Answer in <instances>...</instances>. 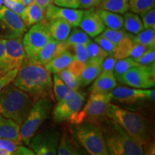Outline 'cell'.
<instances>
[{
  "mask_svg": "<svg viewBox=\"0 0 155 155\" xmlns=\"http://www.w3.org/2000/svg\"><path fill=\"white\" fill-rule=\"evenodd\" d=\"M2 4H3V0H0V8H1L2 6Z\"/></svg>",
  "mask_w": 155,
  "mask_h": 155,
  "instance_id": "816d5d0a",
  "label": "cell"
},
{
  "mask_svg": "<svg viewBox=\"0 0 155 155\" xmlns=\"http://www.w3.org/2000/svg\"><path fill=\"white\" fill-rule=\"evenodd\" d=\"M85 100L86 96L78 91L76 95L73 98L58 101L53 111L54 121H70L72 123L75 116L82 109Z\"/></svg>",
  "mask_w": 155,
  "mask_h": 155,
  "instance_id": "4fadbf2b",
  "label": "cell"
},
{
  "mask_svg": "<svg viewBox=\"0 0 155 155\" xmlns=\"http://www.w3.org/2000/svg\"><path fill=\"white\" fill-rule=\"evenodd\" d=\"M19 131L20 125L16 121L0 115V138L10 139L22 144Z\"/></svg>",
  "mask_w": 155,
  "mask_h": 155,
  "instance_id": "ac0fdd59",
  "label": "cell"
},
{
  "mask_svg": "<svg viewBox=\"0 0 155 155\" xmlns=\"http://www.w3.org/2000/svg\"><path fill=\"white\" fill-rule=\"evenodd\" d=\"M12 1H15V2H22L23 0H12Z\"/></svg>",
  "mask_w": 155,
  "mask_h": 155,
  "instance_id": "f5cc1de1",
  "label": "cell"
},
{
  "mask_svg": "<svg viewBox=\"0 0 155 155\" xmlns=\"http://www.w3.org/2000/svg\"><path fill=\"white\" fill-rule=\"evenodd\" d=\"M140 65L137 63L132 58L127 57L121 59H118L114 66L113 74L117 81H120L123 75L131 68Z\"/></svg>",
  "mask_w": 155,
  "mask_h": 155,
  "instance_id": "f1b7e54d",
  "label": "cell"
},
{
  "mask_svg": "<svg viewBox=\"0 0 155 155\" xmlns=\"http://www.w3.org/2000/svg\"><path fill=\"white\" fill-rule=\"evenodd\" d=\"M20 17L27 28H30L32 25L45 20V11L33 2L25 6Z\"/></svg>",
  "mask_w": 155,
  "mask_h": 155,
  "instance_id": "d6986e66",
  "label": "cell"
},
{
  "mask_svg": "<svg viewBox=\"0 0 155 155\" xmlns=\"http://www.w3.org/2000/svg\"><path fill=\"white\" fill-rule=\"evenodd\" d=\"M76 139L71 136L65 134L60 138L58 147L57 154L59 155H81L86 154L85 151L80 147Z\"/></svg>",
  "mask_w": 155,
  "mask_h": 155,
  "instance_id": "44dd1931",
  "label": "cell"
},
{
  "mask_svg": "<svg viewBox=\"0 0 155 155\" xmlns=\"http://www.w3.org/2000/svg\"><path fill=\"white\" fill-rule=\"evenodd\" d=\"M18 69L19 68L12 70L0 77V91L9 83H12V81L15 80V77H16L17 72H18Z\"/></svg>",
  "mask_w": 155,
  "mask_h": 155,
  "instance_id": "b9f144b4",
  "label": "cell"
},
{
  "mask_svg": "<svg viewBox=\"0 0 155 155\" xmlns=\"http://www.w3.org/2000/svg\"><path fill=\"white\" fill-rule=\"evenodd\" d=\"M61 80L68 87L73 91H78L81 87V81L79 77L73 74L68 69H65L61 72L57 73Z\"/></svg>",
  "mask_w": 155,
  "mask_h": 155,
  "instance_id": "d6a6232c",
  "label": "cell"
},
{
  "mask_svg": "<svg viewBox=\"0 0 155 155\" xmlns=\"http://www.w3.org/2000/svg\"><path fill=\"white\" fill-rule=\"evenodd\" d=\"M101 0H79V8L89 9L96 8L99 5Z\"/></svg>",
  "mask_w": 155,
  "mask_h": 155,
  "instance_id": "7dc6e473",
  "label": "cell"
},
{
  "mask_svg": "<svg viewBox=\"0 0 155 155\" xmlns=\"http://www.w3.org/2000/svg\"><path fill=\"white\" fill-rule=\"evenodd\" d=\"M155 60V47L150 48L144 53L134 61L140 65H150L154 63Z\"/></svg>",
  "mask_w": 155,
  "mask_h": 155,
  "instance_id": "ab89813d",
  "label": "cell"
},
{
  "mask_svg": "<svg viewBox=\"0 0 155 155\" xmlns=\"http://www.w3.org/2000/svg\"><path fill=\"white\" fill-rule=\"evenodd\" d=\"M85 65H86V63H83L81 61L74 60L72 63L70 64L67 69L69 71H71V73H73V74L76 75V76L79 77L81 74V73H82Z\"/></svg>",
  "mask_w": 155,
  "mask_h": 155,
  "instance_id": "f6af8a7d",
  "label": "cell"
},
{
  "mask_svg": "<svg viewBox=\"0 0 155 155\" xmlns=\"http://www.w3.org/2000/svg\"><path fill=\"white\" fill-rule=\"evenodd\" d=\"M132 41L149 48L155 47V29H144L137 35H134Z\"/></svg>",
  "mask_w": 155,
  "mask_h": 155,
  "instance_id": "f546056e",
  "label": "cell"
},
{
  "mask_svg": "<svg viewBox=\"0 0 155 155\" xmlns=\"http://www.w3.org/2000/svg\"><path fill=\"white\" fill-rule=\"evenodd\" d=\"M109 154L141 155L144 147L133 139L120 126L106 117L100 123Z\"/></svg>",
  "mask_w": 155,
  "mask_h": 155,
  "instance_id": "3957f363",
  "label": "cell"
},
{
  "mask_svg": "<svg viewBox=\"0 0 155 155\" xmlns=\"http://www.w3.org/2000/svg\"><path fill=\"white\" fill-rule=\"evenodd\" d=\"M106 116L117 123L133 139L143 147L148 146L152 141L150 124L144 116L110 104Z\"/></svg>",
  "mask_w": 155,
  "mask_h": 155,
  "instance_id": "7a4b0ae2",
  "label": "cell"
},
{
  "mask_svg": "<svg viewBox=\"0 0 155 155\" xmlns=\"http://www.w3.org/2000/svg\"><path fill=\"white\" fill-rule=\"evenodd\" d=\"M20 145L22 144L10 139L0 138V155L16 154L17 149Z\"/></svg>",
  "mask_w": 155,
  "mask_h": 155,
  "instance_id": "d590c367",
  "label": "cell"
},
{
  "mask_svg": "<svg viewBox=\"0 0 155 155\" xmlns=\"http://www.w3.org/2000/svg\"><path fill=\"white\" fill-rule=\"evenodd\" d=\"M96 11L105 25L106 28L113 30H119L124 27V17L120 14L100 8L96 9Z\"/></svg>",
  "mask_w": 155,
  "mask_h": 155,
  "instance_id": "484cf974",
  "label": "cell"
},
{
  "mask_svg": "<svg viewBox=\"0 0 155 155\" xmlns=\"http://www.w3.org/2000/svg\"><path fill=\"white\" fill-rule=\"evenodd\" d=\"M27 31V26L19 15L5 7L0 8V39L22 38Z\"/></svg>",
  "mask_w": 155,
  "mask_h": 155,
  "instance_id": "8fae6325",
  "label": "cell"
},
{
  "mask_svg": "<svg viewBox=\"0 0 155 155\" xmlns=\"http://www.w3.org/2000/svg\"><path fill=\"white\" fill-rule=\"evenodd\" d=\"M144 29H155V9L152 8L140 14Z\"/></svg>",
  "mask_w": 155,
  "mask_h": 155,
  "instance_id": "f35d334b",
  "label": "cell"
},
{
  "mask_svg": "<svg viewBox=\"0 0 155 155\" xmlns=\"http://www.w3.org/2000/svg\"><path fill=\"white\" fill-rule=\"evenodd\" d=\"M88 60H101L104 61L108 54L96 42H91L86 45Z\"/></svg>",
  "mask_w": 155,
  "mask_h": 155,
  "instance_id": "e575fe53",
  "label": "cell"
},
{
  "mask_svg": "<svg viewBox=\"0 0 155 155\" xmlns=\"http://www.w3.org/2000/svg\"><path fill=\"white\" fill-rule=\"evenodd\" d=\"M74 137L88 154H109L101 128L98 124L82 122L74 128Z\"/></svg>",
  "mask_w": 155,
  "mask_h": 155,
  "instance_id": "5b68a950",
  "label": "cell"
},
{
  "mask_svg": "<svg viewBox=\"0 0 155 155\" xmlns=\"http://www.w3.org/2000/svg\"><path fill=\"white\" fill-rule=\"evenodd\" d=\"M5 49L0 65V77L22 65L27 55L22 45V38L4 40Z\"/></svg>",
  "mask_w": 155,
  "mask_h": 155,
  "instance_id": "30bf717a",
  "label": "cell"
},
{
  "mask_svg": "<svg viewBox=\"0 0 155 155\" xmlns=\"http://www.w3.org/2000/svg\"><path fill=\"white\" fill-rule=\"evenodd\" d=\"M94 81L91 88V94H106L117 86V80L112 72L101 73Z\"/></svg>",
  "mask_w": 155,
  "mask_h": 155,
  "instance_id": "e0dca14e",
  "label": "cell"
},
{
  "mask_svg": "<svg viewBox=\"0 0 155 155\" xmlns=\"http://www.w3.org/2000/svg\"><path fill=\"white\" fill-rule=\"evenodd\" d=\"M52 105L51 98L49 97L40 98L33 103L20 126V138L25 145L29 146L31 139L42 124L48 119Z\"/></svg>",
  "mask_w": 155,
  "mask_h": 155,
  "instance_id": "8992f818",
  "label": "cell"
},
{
  "mask_svg": "<svg viewBox=\"0 0 155 155\" xmlns=\"http://www.w3.org/2000/svg\"><path fill=\"white\" fill-rule=\"evenodd\" d=\"M3 4L7 8L14 12L17 15L20 16L23 9H25V5L20 2H15L12 0H3Z\"/></svg>",
  "mask_w": 155,
  "mask_h": 155,
  "instance_id": "60d3db41",
  "label": "cell"
},
{
  "mask_svg": "<svg viewBox=\"0 0 155 155\" xmlns=\"http://www.w3.org/2000/svg\"><path fill=\"white\" fill-rule=\"evenodd\" d=\"M33 2H35V0H23V2H22V3L24 4L25 6L30 5V4H32Z\"/></svg>",
  "mask_w": 155,
  "mask_h": 155,
  "instance_id": "f907efd6",
  "label": "cell"
},
{
  "mask_svg": "<svg viewBox=\"0 0 155 155\" xmlns=\"http://www.w3.org/2000/svg\"><path fill=\"white\" fill-rule=\"evenodd\" d=\"M60 138L59 132L55 129H45L34 135L29 146L35 154L55 155Z\"/></svg>",
  "mask_w": 155,
  "mask_h": 155,
  "instance_id": "7c38bea8",
  "label": "cell"
},
{
  "mask_svg": "<svg viewBox=\"0 0 155 155\" xmlns=\"http://www.w3.org/2000/svg\"><path fill=\"white\" fill-rule=\"evenodd\" d=\"M33 103L30 95L9 83L0 91V115L21 126Z\"/></svg>",
  "mask_w": 155,
  "mask_h": 155,
  "instance_id": "277c9868",
  "label": "cell"
},
{
  "mask_svg": "<svg viewBox=\"0 0 155 155\" xmlns=\"http://www.w3.org/2000/svg\"><path fill=\"white\" fill-rule=\"evenodd\" d=\"M51 39L45 20L31 26L22 40L27 58L32 59Z\"/></svg>",
  "mask_w": 155,
  "mask_h": 155,
  "instance_id": "ba28073f",
  "label": "cell"
},
{
  "mask_svg": "<svg viewBox=\"0 0 155 155\" xmlns=\"http://www.w3.org/2000/svg\"><path fill=\"white\" fill-rule=\"evenodd\" d=\"M13 85L26 92L34 101L52 96L53 79L44 65L34 63L28 58L19 67Z\"/></svg>",
  "mask_w": 155,
  "mask_h": 155,
  "instance_id": "6da1fadb",
  "label": "cell"
},
{
  "mask_svg": "<svg viewBox=\"0 0 155 155\" xmlns=\"http://www.w3.org/2000/svg\"><path fill=\"white\" fill-rule=\"evenodd\" d=\"M74 60L73 53L70 51V50H67L60 55L50 60L44 65V67L49 73L55 74L67 69L70 64Z\"/></svg>",
  "mask_w": 155,
  "mask_h": 155,
  "instance_id": "7402d4cb",
  "label": "cell"
},
{
  "mask_svg": "<svg viewBox=\"0 0 155 155\" xmlns=\"http://www.w3.org/2000/svg\"><path fill=\"white\" fill-rule=\"evenodd\" d=\"M104 38L108 39V40L115 44L116 46L123 39L126 38H132L134 35L129 33L127 30L119 29V30H113L110 28H105V30L102 32L101 34H100Z\"/></svg>",
  "mask_w": 155,
  "mask_h": 155,
  "instance_id": "4dcf8cb0",
  "label": "cell"
},
{
  "mask_svg": "<svg viewBox=\"0 0 155 155\" xmlns=\"http://www.w3.org/2000/svg\"><path fill=\"white\" fill-rule=\"evenodd\" d=\"M35 2L45 11L48 6L53 4V0H35Z\"/></svg>",
  "mask_w": 155,
  "mask_h": 155,
  "instance_id": "c3c4849f",
  "label": "cell"
},
{
  "mask_svg": "<svg viewBox=\"0 0 155 155\" xmlns=\"http://www.w3.org/2000/svg\"><path fill=\"white\" fill-rule=\"evenodd\" d=\"M79 27L91 38L99 35L106 28L105 25L94 7L84 10Z\"/></svg>",
  "mask_w": 155,
  "mask_h": 155,
  "instance_id": "2e32d148",
  "label": "cell"
},
{
  "mask_svg": "<svg viewBox=\"0 0 155 155\" xmlns=\"http://www.w3.org/2000/svg\"><path fill=\"white\" fill-rule=\"evenodd\" d=\"M48 28L51 38L59 42H65L71 31L68 22L61 19H54L47 22Z\"/></svg>",
  "mask_w": 155,
  "mask_h": 155,
  "instance_id": "ffe728a7",
  "label": "cell"
},
{
  "mask_svg": "<svg viewBox=\"0 0 155 155\" xmlns=\"http://www.w3.org/2000/svg\"><path fill=\"white\" fill-rule=\"evenodd\" d=\"M83 12V9L61 7L52 4L45 9V21L49 22L54 19H61L68 22L73 28L79 27Z\"/></svg>",
  "mask_w": 155,
  "mask_h": 155,
  "instance_id": "9a60e30c",
  "label": "cell"
},
{
  "mask_svg": "<svg viewBox=\"0 0 155 155\" xmlns=\"http://www.w3.org/2000/svg\"><path fill=\"white\" fill-rule=\"evenodd\" d=\"M58 42H59V41H57V40L52 38L51 40H50V41L38 52V54H37L32 59L28 60L34 63L45 65L46 63H48L50 60L53 59L54 58V55H55V49Z\"/></svg>",
  "mask_w": 155,
  "mask_h": 155,
  "instance_id": "d4e9b609",
  "label": "cell"
},
{
  "mask_svg": "<svg viewBox=\"0 0 155 155\" xmlns=\"http://www.w3.org/2000/svg\"><path fill=\"white\" fill-rule=\"evenodd\" d=\"M94 42H96L103 50H105L106 53L108 54V55H114L117 46L110 40H108V39L99 35L95 37Z\"/></svg>",
  "mask_w": 155,
  "mask_h": 155,
  "instance_id": "8d00e7d4",
  "label": "cell"
},
{
  "mask_svg": "<svg viewBox=\"0 0 155 155\" xmlns=\"http://www.w3.org/2000/svg\"><path fill=\"white\" fill-rule=\"evenodd\" d=\"M102 62L101 60H88L79 76L81 87L88 86L100 74Z\"/></svg>",
  "mask_w": 155,
  "mask_h": 155,
  "instance_id": "603a6c76",
  "label": "cell"
},
{
  "mask_svg": "<svg viewBox=\"0 0 155 155\" xmlns=\"http://www.w3.org/2000/svg\"><path fill=\"white\" fill-rule=\"evenodd\" d=\"M149 48H150L147 47V46L145 45H143L141 44L134 42L129 56V57L132 58L134 60H135L137 59V58H138L139 57H140V56L142 55L146 50H148Z\"/></svg>",
  "mask_w": 155,
  "mask_h": 155,
  "instance_id": "ee69618b",
  "label": "cell"
},
{
  "mask_svg": "<svg viewBox=\"0 0 155 155\" xmlns=\"http://www.w3.org/2000/svg\"><path fill=\"white\" fill-rule=\"evenodd\" d=\"M111 101L124 104H134L143 100L154 101L155 98L154 89H135L116 86L111 91Z\"/></svg>",
  "mask_w": 155,
  "mask_h": 155,
  "instance_id": "5bb4252c",
  "label": "cell"
},
{
  "mask_svg": "<svg viewBox=\"0 0 155 155\" xmlns=\"http://www.w3.org/2000/svg\"><path fill=\"white\" fill-rule=\"evenodd\" d=\"M87 44H75L72 46H70L68 49H72L74 52L73 54L75 60L81 61L83 63H86L88 60V54L86 50Z\"/></svg>",
  "mask_w": 155,
  "mask_h": 155,
  "instance_id": "74e56055",
  "label": "cell"
},
{
  "mask_svg": "<svg viewBox=\"0 0 155 155\" xmlns=\"http://www.w3.org/2000/svg\"><path fill=\"white\" fill-rule=\"evenodd\" d=\"M129 9L137 15L154 8L155 5V0H129Z\"/></svg>",
  "mask_w": 155,
  "mask_h": 155,
  "instance_id": "836d02e7",
  "label": "cell"
},
{
  "mask_svg": "<svg viewBox=\"0 0 155 155\" xmlns=\"http://www.w3.org/2000/svg\"><path fill=\"white\" fill-rule=\"evenodd\" d=\"M53 88L55 99L58 102L73 98L76 95L78 91H73L68 87L57 73L53 75Z\"/></svg>",
  "mask_w": 155,
  "mask_h": 155,
  "instance_id": "cb8c5ba5",
  "label": "cell"
},
{
  "mask_svg": "<svg viewBox=\"0 0 155 155\" xmlns=\"http://www.w3.org/2000/svg\"><path fill=\"white\" fill-rule=\"evenodd\" d=\"M4 49H5V44H4V40L0 39V65H1L2 60Z\"/></svg>",
  "mask_w": 155,
  "mask_h": 155,
  "instance_id": "681fc988",
  "label": "cell"
},
{
  "mask_svg": "<svg viewBox=\"0 0 155 155\" xmlns=\"http://www.w3.org/2000/svg\"><path fill=\"white\" fill-rule=\"evenodd\" d=\"M98 8L124 15L129 10V0H101Z\"/></svg>",
  "mask_w": 155,
  "mask_h": 155,
  "instance_id": "83f0119b",
  "label": "cell"
},
{
  "mask_svg": "<svg viewBox=\"0 0 155 155\" xmlns=\"http://www.w3.org/2000/svg\"><path fill=\"white\" fill-rule=\"evenodd\" d=\"M56 6L71 9L79 8V0H53Z\"/></svg>",
  "mask_w": 155,
  "mask_h": 155,
  "instance_id": "bcb514c9",
  "label": "cell"
},
{
  "mask_svg": "<svg viewBox=\"0 0 155 155\" xmlns=\"http://www.w3.org/2000/svg\"><path fill=\"white\" fill-rule=\"evenodd\" d=\"M111 103V92L91 94L83 109L75 116L72 124H78L82 122H91L99 124L107 117L106 112Z\"/></svg>",
  "mask_w": 155,
  "mask_h": 155,
  "instance_id": "52a82bcc",
  "label": "cell"
},
{
  "mask_svg": "<svg viewBox=\"0 0 155 155\" xmlns=\"http://www.w3.org/2000/svg\"><path fill=\"white\" fill-rule=\"evenodd\" d=\"M92 40L89 38V36L83 30L77 28L75 27L72 31H71L65 42L68 45L72 46L75 44H88Z\"/></svg>",
  "mask_w": 155,
  "mask_h": 155,
  "instance_id": "1f68e13d",
  "label": "cell"
},
{
  "mask_svg": "<svg viewBox=\"0 0 155 155\" xmlns=\"http://www.w3.org/2000/svg\"><path fill=\"white\" fill-rule=\"evenodd\" d=\"M124 15V27L128 32L137 35L144 30L142 21L138 15L130 12H127Z\"/></svg>",
  "mask_w": 155,
  "mask_h": 155,
  "instance_id": "4316f807",
  "label": "cell"
},
{
  "mask_svg": "<svg viewBox=\"0 0 155 155\" xmlns=\"http://www.w3.org/2000/svg\"><path fill=\"white\" fill-rule=\"evenodd\" d=\"M118 59L114 55H108L104 60L101 64V73H113L114 66Z\"/></svg>",
  "mask_w": 155,
  "mask_h": 155,
  "instance_id": "7bdbcfd3",
  "label": "cell"
},
{
  "mask_svg": "<svg viewBox=\"0 0 155 155\" xmlns=\"http://www.w3.org/2000/svg\"><path fill=\"white\" fill-rule=\"evenodd\" d=\"M119 82L135 88H153L155 86L154 63L131 68L123 75Z\"/></svg>",
  "mask_w": 155,
  "mask_h": 155,
  "instance_id": "9c48e42d",
  "label": "cell"
}]
</instances>
